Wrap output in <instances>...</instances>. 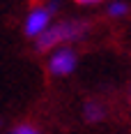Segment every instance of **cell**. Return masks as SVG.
<instances>
[{"instance_id":"6da1fadb","label":"cell","mask_w":131,"mask_h":134,"mask_svg":"<svg viewBox=\"0 0 131 134\" xmlns=\"http://www.w3.org/2000/svg\"><path fill=\"white\" fill-rule=\"evenodd\" d=\"M83 30H85L83 23H60V26H55V28H51V30H46V32H41L39 40H37V49H39V51H48L51 46L60 44V42L80 37Z\"/></svg>"},{"instance_id":"7a4b0ae2","label":"cell","mask_w":131,"mask_h":134,"mask_svg":"<svg viewBox=\"0 0 131 134\" xmlns=\"http://www.w3.org/2000/svg\"><path fill=\"white\" fill-rule=\"evenodd\" d=\"M48 16H51V9L46 7H35L30 16H28V23H26V32L32 37V35H41L44 28L48 26Z\"/></svg>"},{"instance_id":"3957f363","label":"cell","mask_w":131,"mask_h":134,"mask_svg":"<svg viewBox=\"0 0 131 134\" xmlns=\"http://www.w3.org/2000/svg\"><path fill=\"white\" fill-rule=\"evenodd\" d=\"M76 65V55L71 51H58L51 60V72L53 74H69Z\"/></svg>"},{"instance_id":"277c9868","label":"cell","mask_w":131,"mask_h":134,"mask_svg":"<svg viewBox=\"0 0 131 134\" xmlns=\"http://www.w3.org/2000/svg\"><path fill=\"white\" fill-rule=\"evenodd\" d=\"M104 113H101V109L97 107V104H88V118L90 120H97V118H101Z\"/></svg>"},{"instance_id":"5b68a950","label":"cell","mask_w":131,"mask_h":134,"mask_svg":"<svg viewBox=\"0 0 131 134\" xmlns=\"http://www.w3.org/2000/svg\"><path fill=\"white\" fill-rule=\"evenodd\" d=\"M12 134H39L35 127H30V125H21V127H16Z\"/></svg>"},{"instance_id":"8992f818","label":"cell","mask_w":131,"mask_h":134,"mask_svg":"<svg viewBox=\"0 0 131 134\" xmlns=\"http://www.w3.org/2000/svg\"><path fill=\"white\" fill-rule=\"evenodd\" d=\"M124 9H127L124 5H113L110 7V14H124Z\"/></svg>"},{"instance_id":"52a82bcc","label":"cell","mask_w":131,"mask_h":134,"mask_svg":"<svg viewBox=\"0 0 131 134\" xmlns=\"http://www.w3.org/2000/svg\"><path fill=\"white\" fill-rule=\"evenodd\" d=\"M76 2H80V5H85V2H99V0H76Z\"/></svg>"}]
</instances>
